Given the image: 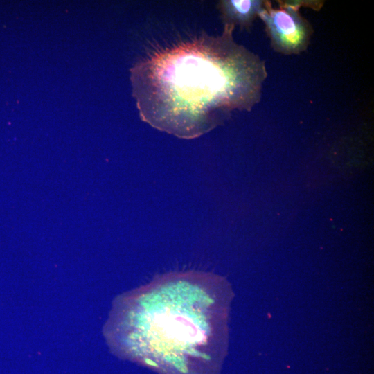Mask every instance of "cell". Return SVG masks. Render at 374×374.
I'll list each match as a JSON object with an SVG mask.
<instances>
[{"mask_svg": "<svg viewBox=\"0 0 374 374\" xmlns=\"http://www.w3.org/2000/svg\"><path fill=\"white\" fill-rule=\"evenodd\" d=\"M202 33L151 50L132 70L141 119L181 139L199 137L232 111L260 102L267 77L265 62L233 38Z\"/></svg>", "mask_w": 374, "mask_h": 374, "instance_id": "obj_1", "label": "cell"}, {"mask_svg": "<svg viewBox=\"0 0 374 374\" xmlns=\"http://www.w3.org/2000/svg\"><path fill=\"white\" fill-rule=\"evenodd\" d=\"M264 6L262 0H224L218 3V9L224 25L250 30Z\"/></svg>", "mask_w": 374, "mask_h": 374, "instance_id": "obj_3", "label": "cell"}, {"mask_svg": "<svg viewBox=\"0 0 374 374\" xmlns=\"http://www.w3.org/2000/svg\"><path fill=\"white\" fill-rule=\"evenodd\" d=\"M302 3H279L273 7L268 1L258 17L262 21L271 48L285 55H298L308 47L313 34L311 24L300 13Z\"/></svg>", "mask_w": 374, "mask_h": 374, "instance_id": "obj_2", "label": "cell"}]
</instances>
